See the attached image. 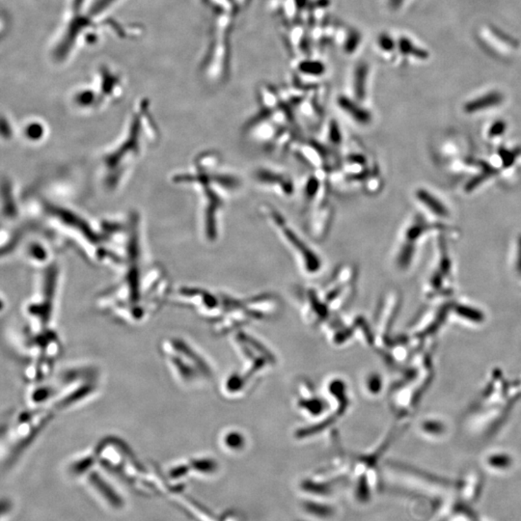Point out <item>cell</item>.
I'll return each mask as SVG.
<instances>
[{"label":"cell","mask_w":521,"mask_h":521,"mask_svg":"<svg viewBox=\"0 0 521 521\" xmlns=\"http://www.w3.org/2000/svg\"><path fill=\"white\" fill-rule=\"evenodd\" d=\"M322 140H324L322 143L332 150L335 151L343 147L345 140H344L341 126L335 120L327 122L324 135H322Z\"/></svg>","instance_id":"cell-12"},{"label":"cell","mask_w":521,"mask_h":521,"mask_svg":"<svg viewBox=\"0 0 521 521\" xmlns=\"http://www.w3.org/2000/svg\"><path fill=\"white\" fill-rule=\"evenodd\" d=\"M301 511L317 521H332L338 516V507L331 499L313 498L303 496L300 503Z\"/></svg>","instance_id":"cell-9"},{"label":"cell","mask_w":521,"mask_h":521,"mask_svg":"<svg viewBox=\"0 0 521 521\" xmlns=\"http://www.w3.org/2000/svg\"><path fill=\"white\" fill-rule=\"evenodd\" d=\"M337 107L351 123L359 128L371 125L373 116L363 104L355 99L341 96L337 99Z\"/></svg>","instance_id":"cell-10"},{"label":"cell","mask_w":521,"mask_h":521,"mask_svg":"<svg viewBox=\"0 0 521 521\" xmlns=\"http://www.w3.org/2000/svg\"><path fill=\"white\" fill-rule=\"evenodd\" d=\"M221 167L219 154L202 153L196 157L192 171L175 177L177 183L192 186L199 192L202 230L209 241H216L219 236V219L224 206V196L235 192L241 186L238 177L221 172Z\"/></svg>","instance_id":"cell-1"},{"label":"cell","mask_w":521,"mask_h":521,"mask_svg":"<svg viewBox=\"0 0 521 521\" xmlns=\"http://www.w3.org/2000/svg\"><path fill=\"white\" fill-rule=\"evenodd\" d=\"M260 212L281 239L282 243L295 255L301 269L308 274H317L322 267L321 257L296 230L288 219L271 205H260Z\"/></svg>","instance_id":"cell-4"},{"label":"cell","mask_w":521,"mask_h":521,"mask_svg":"<svg viewBox=\"0 0 521 521\" xmlns=\"http://www.w3.org/2000/svg\"><path fill=\"white\" fill-rule=\"evenodd\" d=\"M417 197L422 203L427 205V207L430 208L431 211L434 214H439V216H445L447 211L445 207L439 202V200L436 199L434 196L429 195V192L425 190H419L417 192Z\"/></svg>","instance_id":"cell-14"},{"label":"cell","mask_w":521,"mask_h":521,"mask_svg":"<svg viewBox=\"0 0 521 521\" xmlns=\"http://www.w3.org/2000/svg\"><path fill=\"white\" fill-rule=\"evenodd\" d=\"M147 99L140 100L131 115L128 128L115 147L107 151L100 162V178L104 188L116 190L130 174L136 162L144 155L148 147L157 140L155 125Z\"/></svg>","instance_id":"cell-2"},{"label":"cell","mask_w":521,"mask_h":521,"mask_svg":"<svg viewBox=\"0 0 521 521\" xmlns=\"http://www.w3.org/2000/svg\"><path fill=\"white\" fill-rule=\"evenodd\" d=\"M255 183L272 195L280 198H290L295 193V184L293 179L286 172L271 168L260 167L253 174Z\"/></svg>","instance_id":"cell-6"},{"label":"cell","mask_w":521,"mask_h":521,"mask_svg":"<svg viewBox=\"0 0 521 521\" xmlns=\"http://www.w3.org/2000/svg\"><path fill=\"white\" fill-rule=\"evenodd\" d=\"M500 100L501 96L498 94L485 96L481 99L475 100V102L467 104L466 106V111L469 112L482 111V109H485L486 107L496 106L498 102H500Z\"/></svg>","instance_id":"cell-13"},{"label":"cell","mask_w":521,"mask_h":521,"mask_svg":"<svg viewBox=\"0 0 521 521\" xmlns=\"http://www.w3.org/2000/svg\"><path fill=\"white\" fill-rule=\"evenodd\" d=\"M122 0H87L85 6L86 15L92 20L99 21L104 20L107 13H109Z\"/></svg>","instance_id":"cell-11"},{"label":"cell","mask_w":521,"mask_h":521,"mask_svg":"<svg viewBox=\"0 0 521 521\" xmlns=\"http://www.w3.org/2000/svg\"><path fill=\"white\" fill-rule=\"evenodd\" d=\"M87 85L94 100L96 111L109 104H115L125 92L123 76L106 64L96 69L92 80Z\"/></svg>","instance_id":"cell-5"},{"label":"cell","mask_w":521,"mask_h":521,"mask_svg":"<svg viewBox=\"0 0 521 521\" xmlns=\"http://www.w3.org/2000/svg\"><path fill=\"white\" fill-rule=\"evenodd\" d=\"M283 130L284 128H281L274 120L271 112L263 109V111L251 117L250 120L246 122L243 133L256 142L274 146L277 137Z\"/></svg>","instance_id":"cell-7"},{"label":"cell","mask_w":521,"mask_h":521,"mask_svg":"<svg viewBox=\"0 0 521 521\" xmlns=\"http://www.w3.org/2000/svg\"><path fill=\"white\" fill-rule=\"evenodd\" d=\"M333 216V208L329 202L310 210L306 227L311 238L318 241L326 239L331 231Z\"/></svg>","instance_id":"cell-8"},{"label":"cell","mask_w":521,"mask_h":521,"mask_svg":"<svg viewBox=\"0 0 521 521\" xmlns=\"http://www.w3.org/2000/svg\"><path fill=\"white\" fill-rule=\"evenodd\" d=\"M43 217L49 224L52 230L57 231V235H61L63 232L67 238H73V243L97 259L107 256L109 257V241L112 238V234L121 231V229L113 228V224L107 228L98 230L94 223L86 219L82 214L73 211L70 208L63 207L47 202L43 200L41 205Z\"/></svg>","instance_id":"cell-3"}]
</instances>
